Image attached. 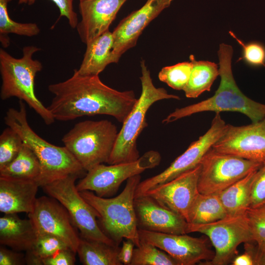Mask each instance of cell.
I'll return each instance as SVG.
<instances>
[{
  "label": "cell",
  "mask_w": 265,
  "mask_h": 265,
  "mask_svg": "<svg viewBox=\"0 0 265 265\" xmlns=\"http://www.w3.org/2000/svg\"><path fill=\"white\" fill-rule=\"evenodd\" d=\"M40 50V48L34 46H25L23 49L22 57L17 58L0 49V97L2 100L16 97L24 101L46 125H50L54 122L55 119L35 92V78L42 70L43 66L39 60L33 59L32 56Z\"/></svg>",
  "instance_id": "obj_4"
},
{
  "label": "cell",
  "mask_w": 265,
  "mask_h": 265,
  "mask_svg": "<svg viewBox=\"0 0 265 265\" xmlns=\"http://www.w3.org/2000/svg\"><path fill=\"white\" fill-rule=\"evenodd\" d=\"M79 178L77 175H70L41 187L65 207L74 225L80 232L81 237L117 245L98 224V213L78 190L75 182Z\"/></svg>",
  "instance_id": "obj_8"
},
{
  "label": "cell",
  "mask_w": 265,
  "mask_h": 265,
  "mask_svg": "<svg viewBox=\"0 0 265 265\" xmlns=\"http://www.w3.org/2000/svg\"><path fill=\"white\" fill-rule=\"evenodd\" d=\"M257 170L218 193L228 215L244 213L250 208L251 185Z\"/></svg>",
  "instance_id": "obj_24"
},
{
  "label": "cell",
  "mask_w": 265,
  "mask_h": 265,
  "mask_svg": "<svg viewBox=\"0 0 265 265\" xmlns=\"http://www.w3.org/2000/svg\"><path fill=\"white\" fill-rule=\"evenodd\" d=\"M260 208L261 209L262 214H263V217H264V232H265V205H263L262 206H260Z\"/></svg>",
  "instance_id": "obj_41"
},
{
  "label": "cell",
  "mask_w": 265,
  "mask_h": 265,
  "mask_svg": "<svg viewBox=\"0 0 265 265\" xmlns=\"http://www.w3.org/2000/svg\"><path fill=\"white\" fill-rule=\"evenodd\" d=\"M41 171V165L38 158L32 150L24 143L15 159L0 169V177L36 180Z\"/></svg>",
  "instance_id": "obj_27"
},
{
  "label": "cell",
  "mask_w": 265,
  "mask_h": 265,
  "mask_svg": "<svg viewBox=\"0 0 265 265\" xmlns=\"http://www.w3.org/2000/svg\"><path fill=\"white\" fill-rule=\"evenodd\" d=\"M81 0H79V1H81Z\"/></svg>",
  "instance_id": "obj_43"
},
{
  "label": "cell",
  "mask_w": 265,
  "mask_h": 265,
  "mask_svg": "<svg viewBox=\"0 0 265 265\" xmlns=\"http://www.w3.org/2000/svg\"><path fill=\"white\" fill-rule=\"evenodd\" d=\"M140 180V174L130 178L123 191L112 198L100 197L89 190L80 192L98 213L103 232L117 246L124 239H131L135 246L139 245L134 200Z\"/></svg>",
  "instance_id": "obj_5"
},
{
  "label": "cell",
  "mask_w": 265,
  "mask_h": 265,
  "mask_svg": "<svg viewBox=\"0 0 265 265\" xmlns=\"http://www.w3.org/2000/svg\"><path fill=\"white\" fill-rule=\"evenodd\" d=\"M218 193L198 194L190 208L187 222L199 224L212 222L227 216Z\"/></svg>",
  "instance_id": "obj_26"
},
{
  "label": "cell",
  "mask_w": 265,
  "mask_h": 265,
  "mask_svg": "<svg viewBox=\"0 0 265 265\" xmlns=\"http://www.w3.org/2000/svg\"><path fill=\"white\" fill-rule=\"evenodd\" d=\"M189 230L190 233L199 232L206 235L214 248L213 259L204 262V265H226L236 255L240 244L253 241L246 212L227 215L209 223H189Z\"/></svg>",
  "instance_id": "obj_9"
},
{
  "label": "cell",
  "mask_w": 265,
  "mask_h": 265,
  "mask_svg": "<svg viewBox=\"0 0 265 265\" xmlns=\"http://www.w3.org/2000/svg\"><path fill=\"white\" fill-rule=\"evenodd\" d=\"M233 265H254L251 255L245 251L241 255L237 256L232 262Z\"/></svg>",
  "instance_id": "obj_40"
},
{
  "label": "cell",
  "mask_w": 265,
  "mask_h": 265,
  "mask_svg": "<svg viewBox=\"0 0 265 265\" xmlns=\"http://www.w3.org/2000/svg\"><path fill=\"white\" fill-rule=\"evenodd\" d=\"M161 156L158 151L150 150L134 161L106 165L100 164L87 172L76 185L80 192L94 191L100 197L114 195L122 183L145 170L158 166Z\"/></svg>",
  "instance_id": "obj_10"
},
{
  "label": "cell",
  "mask_w": 265,
  "mask_h": 265,
  "mask_svg": "<svg viewBox=\"0 0 265 265\" xmlns=\"http://www.w3.org/2000/svg\"><path fill=\"white\" fill-rule=\"evenodd\" d=\"M140 66L141 93L122 123L115 146L107 163L108 164L129 162L138 159L140 156L136 141L141 132L148 126L146 115L150 106L161 100L180 99L179 96L169 94L163 88L156 87L144 60L141 62Z\"/></svg>",
  "instance_id": "obj_6"
},
{
  "label": "cell",
  "mask_w": 265,
  "mask_h": 265,
  "mask_svg": "<svg viewBox=\"0 0 265 265\" xmlns=\"http://www.w3.org/2000/svg\"><path fill=\"white\" fill-rule=\"evenodd\" d=\"M76 253L70 248L60 250L53 255L43 260V265H74Z\"/></svg>",
  "instance_id": "obj_36"
},
{
  "label": "cell",
  "mask_w": 265,
  "mask_h": 265,
  "mask_svg": "<svg viewBox=\"0 0 265 265\" xmlns=\"http://www.w3.org/2000/svg\"><path fill=\"white\" fill-rule=\"evenodd\" d=\"M26 264L25 255L2 246L0 247V265H23Z\"/></svg>",
  "instance_id": "obj_37"
},
{
  "label": "cell",
  "mask_w": 265,
  "mask_h": 265,
  "mask_svg": "<svg viewBox=\"0 0 265 265\" xmlns=\"http://www.w3.org/2000/svg\"><path fill=\"white\" fill-rule=\"evenodd\" d=\"M28 217L36 232L57 237L77 252L80 237L68 211L57 200L51 196L37 198Z\"/></svg>",
  "instance_id": "obj_14"
},
{
  "label": "cell",
  "mask_w": 265,
  "mask_h": 265,
  "mask_svg": "<svg viewBox=\"0 0 265 265\" xmlns=\"http://www.w3.org/2000/svg\"><path fill=\"white\" fill-rule=\"evenodd\" d=\"M226 126L220 113H216L210 128L204 135L191 143L188 148L163 171L139 183L136 189L135 197L200 164L204 156L222 135Z\"/></svg>",
  "instance_id": "obj_12"
},
{
  "label": "cell",
  "mask_w": 265,
  "mask_h": 265,
  "mask_svg": "<svg viewBox=\"0 0 265 265\" xmlns=\"http://www.w3.org/2000/svg\"><path fill=\"white\" fill-rule=\"evenodd\" d=\"M229 33L241 47V55L238 61L242 60L252 67H265V46L263 44L257 41L245 43L232 31Z\"/></svg>",
  "instance_id": "obj_33"
},
{
  "label": "cell",
  "mask_w": 265,
  "mask_h": 265,
  "mask_svg": "<svg viewBox=\"0 0 265 265\" xmlns=\"http://www.w3.org/2000/svg\"><path fill=\"white\" fill-rule=\"evenodd\" d=\"M198 188L204 194H217L258 169L263 163L220 153L211 148L201 162Z\"/></svg>",
  "instance_id": "obj_11"
},
{
  "label": "cell",
  "mask_w": 265,
  "mask_h": 265,
  "mask_svg": "<svg viewBox=\"0 0 265 265\" xmlns=\"http://www.w3.org/2000/svg\"><path fill=\"white\" fill-rule=\"evenodd\" d=\"M233 49L225 43L220 44L217 52L220 82L211 97L193 105L176 108L164 119L163 123H169L192 114L205 112L234 111L242 113L252 122L265 118V104L255 101L245 96L238 87L232 69Z\"/></svg>",
  "instance_id": "obj_2"
},
{
  "label": "cell",
  "mask_w": 265,
  "mask_h": 265,
  "mask_svg": "<svg viewBox=\"0 0 265 265\" xmlns=\"http://www.w3.org/2000/svg\"><path fill=\"white\" fill-rule=\"evenodd\" d=\"M200 171V164L143 194L152 197L161 205L183 216L187 222L190 208L199 193L198 182Z\"/></svg>",
  "instance_id": "obj_17"
},
{
  "label": "cell",
  "mask_w": 265,
  "mask_h": 265,
  "mask_svg": "<svg viewBox=\"0 0 265 265\" xmlns=\"http://www.w3.org/2000/svg\"><path fill=\"white\" fill-rule=\"evenodd\" d=\"M251 242L244 243L245 251L251 255L254 265H265V253L259 251Z\"/></svg>",
  "instance_id": "obj_39"
},
{
  "label": "cell",
  "mask_w": 265,
  "mask_h": 265,
  "mask_svg": "<svg viewBox=\"0 0 265 265\" xmlns=\"http://www.w3.org/2000/svg\"><path fill=\"white\" fill-rule=\"evenodd\" d=\"M138 229L172 234L189 233V223L181 215L143 194L134 200Z\"/></svg>",
  "instance_id": "obj_18"
},
{
  "label": "cell",
  "mask_w": 265,
  "mask_h": 265,
  "mask_svg": "<svg viewBox=\"0 0 265 265\" xmlns=\"http://www.w3.org/2000/svg\"><path fill=\"white\" fill-rule=\"evenodd\" d=\"M127 0H82L80 1L81 19L76 26L82 42L87 44L107 30Z\"/></svg>",
  "instance_id": "obj_19"
},
{
  "label": "cell",
  "mask_w": 265,
  "mask_h": 265,
  "mask_svg": "<svg viewBox=\"0 0 265 265\" xmlns=\"http://www.w3.org/2000/svg\"><path fill=\"white\" fill-rule=\"evenodd\" d=\"M118 133L116 126L108 120H85L76 124L62 141L87 172L107 163Z\"/></svg>",
  "instance_id": "obj_7"
},
{
  "label": "cell",
  "mask_w": 265,
  "mask_h": 265,
  "mask_svg": "<svg viewBox=\"0 0 265 265\" xmlns=\"http://www.w3.org/2000/svg\"><path fill=\"white\" fill-rule=\"evenodd\" d=\"M113 44L112 33L109 30L86 44V49L80 68L79 74L99 76L111 62Z\"/></svg>",
  "instance_id": "obj_22"
},
{
  "label": "cell",
  "mask_w": 265,
  "mask_h": 265,
  "mask_svg": "<svg viewBox=\"0 0 265 265\" xmlns=\"http://www.w3.org/2000/svg\"><path fill=\"white\" fill-rule=\"evenodd\" d=\"M212 148L220 153L265 163V118L242 126L226 124Z\"/></svg>",
  "instance_id": "obj_13"
},
{
  "label": "cell",
  "mask_w": 265,
  "mask_h": 265,
  "mask_svg": "<svg viewBox=\"0 0 265 265\" xmlns=\"http://www.w3.org/2000/svg\"><path fill=\"white\" fill-rule=\"evenodd\" d=\"M12 0H0V41L3 47L10 44L8 34L32 37L38 35L40 29L34 23H21L11 19L7 9L8 4Z\"/></svg>",
  "instance_id": "obj_28"
},
{
  "label": "cell",
  "mask_w": 265,
  "mask_h": 265,
  "mask_svg": "<svg viewBox=\"0 0 265 265\" xmlns=\"http://www.w3.org/2000/svg\"><path fill=\"white\" fill-rule=\"evenodd\" d=\"M119 246L80 237L77 250L84 265H122L118 259Z\"/></svg>",
  "instance_id": "obj_23"
},
{
  "label": "cell",
  "mask_w": 265,
  "mask_h": 265,
  "mask_svg": "<svg viewBox=\"0 0 265 265\" xmlns=\"http://www.w3.org/2000/svg\"><path fill=\"white\" fill-rule=\"evenodd\" d=\"M21 0H19V2H19Z\"/></svg>",
  "instance_id": "obj_42"
},
{
  "label": "cell",
  "mask_w": 265,
  "mask_h": 265,
  "mask_svg": "<svg viewBox=\"0 0 265 265\" xmlns=\"http://www.w3.org/2000/svg\"><path fill=\"white\" fill-rule=\"evenodd\" d=\"M189 59L192 63V69L183 90L186 97L195 98L205 91H210L214 81L219 76V69L215 63L196 60L193 55H190Z\"/></svg>",
  "instance_id": "obj_25"
},
{
  "label": "cell",
  "mask_w": 265,
  "mask_h": 265,
  "mask_svg": "<svg viewBox=\"0 0 265 265\" xmlns=\"http://www.w3.org/2000/svg\"><path fill=\"white\" fill-rule=\"evenodd\" d=\"M131 265H179L168 254L154 245L140 240L133 250Z\"/></svg>",
  "instance_id": "obj_29"
},
{
  "label": "cell",
  "mask_w": 265,
  "mask_h": 265,
  "mask_svg": "<svg viewBox=\"0 0 265 265\" xmlns=\"http://www.w3.org/2000/svg\"><path fill=\"white\" fill-rule=\"evenodd\" d=\"M4 123L15 131L23 142L36 155L40 163L41 171L36 180L40 187L70 175L84 177L87 171L65 147L52 144L38 135L29 126L26 105L19 102V109L9 108L4 118Z\"/></svg>",
  "instance_id": "obj_3"
},
{
  "label": "cell",
  "mask_w": 265,
  "mask_h": 265,
  "mask_svg": "<svg viewBox=\"0 0 265 265\" xmlns=\"http://www.w3.org/2000/svg\"><path fill=\"white\" fill-rule=\"evenodd\" d=\"M36 234L35 241L31 249L28 251L42 262L43 260L53 255L59 250L69 248L56 236L43 232H36Z\"/></svg>",
  "instance_id": "obj_32"
},
{
  "label": "cell",
  "mask_w": 265,
  "mask_h": 265,
  "mask_svg": "<svg viewBox=\"0 0 265 265\" xmlns=\"http://www.w3.org/2000/svg\"><path fill=\"white\" fill-rule=\"evenodd\" d=\"M19 134L8 127L0 135V169L10 163L17 156L23 145Z\"/></svg>",
  "instance_id": "obj_31"
},
{
  "label": "cell",
  "mask_w": 265,
  "mask_h": 265,
  "mask_svg": "<svg viewBox=\"0 0 265 265\" xmlns=\"http://www.w3.org/2000/svg\"><path fill=\"white\" fill-rule=\"evenodd\" d=\"M36 231L28 219H21L17 213H7L0 218V243L17 251L31 249Z\"/></svg>",
  "instance_id": "obj_21"
},
{
  "label": "cell",
  "mask_w": 265,
  "mask_h": 265,
  "mask_svg": "<svg viewBox=\"0 0 265 265\" xmlns=\"http://www.w3.org/2000/svg\"><path fill=\"white\" fill-rule=\"evenodd\" d=\"M40 187L36 180L0 177V211L4 214L33 210Z\"/></svg>",
  "instance_id": "obj_20"
},
{
  "label": "cell",
  "mask_w": 265,
  "mask_h": 265,
  "mask_svg": "<svg viewBox=\"0 0 265 265\" xmlns=\"http://www.w3.org/2000/svg\"><path fill=\"white\" fill-rule=\"evenodd\" d=\"M36 0H21L19 3H25L30 5L35 3ZM58 7L59 12V18L66 17L69 25L73 28H76L79 23L76 12L73 7L74 0H51Z\"/></svg>",
  "instance_id": "obj_35"
},
{
  "label": "cell",
  "mask_w": 265,
  "mask_h": 265,
  "mask_svg": "<svg viewBox=\"0 0 265 265\" xmlns=\"http://www.w3.org/2000/svg\"><path fill=\"white\" fill-rule=\"evenodd\" d=\"M265 205V162L257 171L251 188L250 208Z\"/></svg>",
  "instance_id": "obj_34"
},
{
  "label": "cell",
  "mask_w": 265,
  "mask_h": 265,
  "mask_svg": "<svg viewBox=\"0 0 265 265\" xmlns=\"http://www.w3.org/2000/svg\"><path fill=\"white\" fill-rule=\"evenodd\" d=\"M140 240L151 243L166 252L179 265H194L212 260L214 255L205 239L186 234H172L138 229Z\"/></svg>",
  "instance_id": "obj_15"
},
{
  "label": "cell",
  "mask_w": 265,
  "mask_h": 265,
  "mask_svg": "<svg viewBox=\"0 0 265 265\" xmlns=\"http://www.w3.org/2000/svg\"><path fill=\"white\" fill-rule=\"evenodd\" d=\"M173 0H147L139 9L124 18L112 32L113 44L111 62L117 63L122 55L134 47L145 28L164 9L170 6Z\"/></svg>",
  "instance_id": "obj_16"
},
{
  "label": "cell",
  "mask_w": 265,
  "mask_h": 265,
  "mask_svg": "<svg viewBox=\"0 0 265 265\" xmlns=\"http://www.w3.org/2000/svg\"><path fill=\"white\" fill-rule=\"evenodd\" d=\"M191 69V61L164 67L159 72V79L174 89L183 90L188 81Z\"/></svg>",
  "instance_id": "obj_30"
},
{
  "label": "cell",
  "mask_w": 265,
  "mask_h": 265,
  "mask_svg": "<svg viewBox=\"0 0 265 265\" xmlns=\"http://www.w3.org/2000/svg\"><path fill=\"white\" fill-rule=\"evenodd\" d=\"M123 240L122 246L120 248L118 259L122 265H131L132 260L134 247L133 242L129 239Z\"/></svg>",
  "instance_id": "obj_38"
},
{
  "label": "cell",
  "mask_w": 265,
  "mask_h": 265,
  "mask_svg": "<svg viewBox=\"0 0 265 265\" xmlns=\"http://www.w3.org/2000/svg\"><path fill=\"white\" fill-rule=\"evenodd\" d=\"M48 90L54 97L47 108L60 121L106 115L123 123L138 100L132 90H117L104 83L99 76L82 75L77 69L68 79L50 84Z\"/></svg>",
  "instance_id": "obj_1"
}]
</instances>
